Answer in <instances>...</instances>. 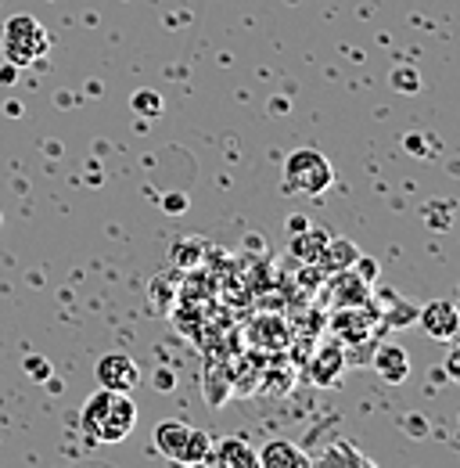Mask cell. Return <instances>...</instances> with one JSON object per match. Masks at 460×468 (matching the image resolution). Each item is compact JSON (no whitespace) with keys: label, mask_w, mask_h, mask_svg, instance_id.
<instances>
[{"label":"cell","mask_w":460,"mask_h":468,"mask_svg":"<svg viewBox=\"0 0 460 468\" xmlns=\"http://www.w3.org/2000/svg\"><path fill=\"white\" fill-rule=\"evenodd\" d=\"M83 432L101 440V443H119L133 432L137 425V404L130 393H112V389H98L83 410H79Z\"/></svg>","instance_id":"cell-1"},{"label":"cell","mask_w":460,"mask_h":468,"mask_svg":"<svg viewBox=\"0 0 460 468\" xmlns=\"http://www.w3.org/2000/svg\"><path fill=\"white\" fill-rule=\"evenodd\" d=\"M335 184V170L324 152L317 148H298L285 159V191L288 195H306L320 198Z\"/></svg>","instance_id":"cell-2"},{"label":"cell","mask_w":460,"mask_h":468,"mask_svg":"<svg viewBox=\"0 0 460 468\" xmlns=\"http://www.w3.org/2000/svg\"><path fill=\"white\" fill-rule=\"evenodd\" d=\"M51 51V37L47 29L33 18V15H11L4 26V58L18 69L37 65Z\"/></svg>","instance_id":"cell-3"},{"label":"cell","mask_w":460,"mask_h":468,"mask_svg":"<svg viewBox=\"0 0 460 468\" xmlns=\"http://www.w3.org/2000/svg\"><path fill=\"white\" fill-rule=\"evenodd\" d=\"M94 375H98V386L101 389H112V393H133L141 386V367L126 353H105L98 360Z\"/></svg>","instance_id":"cell-4"},{"label":"cell","mask_w":460,"mask_h":468,"mask_svg":"<svg viewBox=\"0 0 460 468\" xmlns=\"http://www.w3.org/2000/svg\"><path fill=\"white\" fill-rule=\"evenodd\" d=\"M417 324L424 328V335H432V339H439V343H454L460 332V314L454 303L432 299V303H424V306L417 310Z\"/></svg>","instance_id":"cell-5"},{"label":"cell","mask_w":460,"mask_h":468,"mask_svg":"<svg viewBox=\"0 0 460 468\" xmlns=\"http://www.w3.org/2000/svg\"><path fill=\"white\" fill-rule=\"evenodd\" d=\"M191 468H259V454L245 440H220V443L213 440L209 454Z\"/></svg>","instance_id":"cell-6"},{"label":"cell","mask_w":460,"mask_h":468,"mask_svg":"<svg viewBox=\"0 0 460 468\" xmlns=\"http://www.w3.org/2000/svg\"><path fill=\"white\" fill-rule=\"evenodd\" d=\"M374 321H378V317H374V310H371L367 303H360V306H339V314H335V321H331V332L342 335L349 346H360V343L371 339Z\"/></svg>","instance_id":"cell-7"},{"label":"cell","mask_w":460,"mask_h":468,"mask_svg":"<svg viewBox=\"0 0 460 468\" xmlns=\"http://www.w3.org/2000/svg\"><path fill=\"white\" fill-rule=\"evenodd\" d=\"M256 454H259V468H313L309 454L291 440H270Z\"/></svg>","instance_id":"cell-8"},{"label":"cell","mask_w":460,"mask_h":468,"mask_svg":"<svg viewBox=\"0 0 460 468\" xmlns=\"http://www.w3.org/2000/svg\"><path fill=\"white\" fill-rule=\"evenodd\" d=\"M345 375V350L342 346H324V350H317L313 356V364H309V378L317 382V386H339Z\"/></svg>","instance_id":"cell-9"},{"label":"cell","mask_w":460,"mask_h":468,"mask_svg":"<svg viewBox=\"0 0 460 468\" xmlns=\"http://www.w3.org/2000/svg\"><path fill=\"white\" fill-rule=\"evenodd\" d=\"M374 371H378L382 382L400 386V382H406V375H410V353L402 350V346L385 343L382 350L374 353Z\"/></svg>","instance_id":"cell-10"},{"label":"cell","mask_w":460,"mask_h":468,"mask_svg":"<svg viewBox=\"0 0 460 468\" xmlns=\"http://www.w3.org/2000/svg\"><path fill=\"white\" fill-rule=\"evenodd\" d=\"M187 440H191V425H187V421L170 418V421H162V425L155 429V447H159V454L176 462V465H180V458H183Z\"/></svg>","instance_id":"cell-11"},{"label":"cell","mask_w":460,"mask_h":468,"mask_svg":"<svg viewBox=\"0 0 460 468\" xmlns=\"http://www.w3.org/2000/svg\"><path fill=\"white\" fill-rule=\"evenodd\" d=\"M328 292H331L335 306H360V303H367V278L352 274V271H339Z\"/></svg>","instance_id":"cell-12"},{"label":"cell","mask_w":460,"mask_h":468,"mask_svg":"<svg viewBox=\"0 0 460 468\" xmlns=\"http://www.w3.org/2000/svg\"><path fill=\"white\" fill-rule=\"evenodd\" d=\"M356 260H360V249H356L352 241H345V238H328V245H324L317 267L328 271V274H339V271H349Z\"/></svg>","instance_id":"cell-13"},{"label":"cell","mask_w":460,"mask_h":468,"mask_svg":"<svg viewBox=\"0 0 460 468\" xmlns=\"http://www.w3.org/2000/svg\"><path fill=\"white\" fill-rule=\"evenodd\" d=\"M252 343H259L267 350H285L291 343V328L281 317H259V321H252Z\"/></svg>","instance_id":"cell-14"},{"label":"cell","mask_w":460,"mask_h":468,"mask_svg":"<svg viewBox=\"0 0 460 468\" xmlns=\"http://www.w3.org/2000/svg\"><path fill=\"white\" fill-rule=\"evenodd\" d=\"M328 231H317V228H302V231L291 238V256L298 260V263H317L320 260V252H324V245H328Z\"/></svg>","instance_id":"cell-15"},{"label":"cell","mask_w":460,"mask_h":468,"mask_svg":"<svg viewBox=\"0 0 460 468\" xmlns=\"http://www.w3.org/2000/svg\"><path fill=\"white\" fill-rule=\"evenodd\" d=\"M209 447H213V436L209 432H202V429H191V440H187V447H183V458H180V465H198L205 454H209Z\"/></svg>","instance_id":"cell-16"},{"label":"cell","mask_w":460,"mask_h":468,"mask_svg":"<svg viewBox=\"0 0 460 468\" xmlns=\"http://www.w3.org/2000/svg\"><path fill=\"white\" fill-rule=\"evenodd\" d=\"M26 371H29L33 378H51V367H47L44 356H29V360H26Z\"/></svg>","instance_id":"cell-17"},{"label":"cell","mask_w":460,"mask_h":468,"mask_svg":"<svg viewBox=\"0 0 460 468\" xmlns=\"http://www.w3.org/2000/svg\"><path fill=\"white\" fill-rule=\"evenodd\" d=\"M133 105H137L141 112H152V116L162 109V105H159V94H137V98H133Z\"/></svg>","instance_id":"cell-18"},{"label":"cell","mask_w":460,"mask_h":468,"mask_svg":"<svg viewBox=\"0 0 460 468\" xmlns=\"http://www.w3.org/2000/svg\"><path fill=\"white\" fill-rule=\"evenodd\" d=\"M155 382H159V389H170V386H172L170 371H159V378H155Z\"/></svg>","instance_id":"cell-19"},{"label":"cell","mask_w":460,"mask_h":468,"mask_svg":"<svg viewBox=\"0 0 460 468\" xmlns=\"http://www.w3.org/2000/svg\"><path fill=\"white\" fill-rule=\"evenodd\" d=\"M446 360H450V364H446V371H450V375H457V360H460V353H450Z\"/></svg>","instance_id":"cell-20"}]
</instances>
